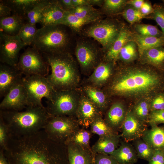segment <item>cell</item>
<instances>
[{
  "label": "cell",
  "mask_w": 164,
  "mask_h": 164,
  "mask_svg": "<svg viewBox=\"0 0 164 164\" xmlns=\"http://www.w3.org/2000/svg\"><path fill=\"white\" fill-rule=\"evenodd\" d=\"M22 74L16 67L0 64V97H4L15 85L22 81Z\"/></svg>",
  "instance_id": "16"
},
{
  "label": "cell",
  "mask_w": 164,
  "mask_h": 164,
  "mask_svg": "<svg viewBox=\"0 0 164 164\" xmlns=\"http://www.w3.org/2000/svg\"><path fill=\"white\" fill-rule=\"evenodd\" d=\"M9 136L26 135L43 129L50 117L44 106H29L23 111L0 110Z\"/></svg>",
  "instance_id": "3"
},
{
  "label": "cell",
  "mask_w": 164,
  "mask_h": 164,
  "mask_svg": "<svg viewBox=\"0 0 164 164\" xmlns=\"http://www.w3.org/2000/svg\"><path fill=\"white\" fill-rule=\"evenodd\" d=\"M24 18L17 14L0 19V31L10 36L17 35L22 27L25 23Z\"/></svg>",
  "instance_id": "25"
},
{
  "label": "cell",
  "mask_w": 164,
  "mask_h": 164,
  "mask_svg": "<svg viewBox=\"0 0 164 164\" xmlns=\"http://www.w3.org/2000/svg\"><path fill=\"white\" fill-rule=\"evenodd\" d=\"M58 1L62 8L66 11L74 8L72 0H59Z\"/></svg>",
  "instance_id": "50"
},
{
  "label": "cell",
  "mask_w": 164,
  "mask_h": 164,
  "mask_svg": "<svg viewBox=\"0 0 164 164\" xmlns=\"http://www.w3.org/2000/svg\"><path fill=\"white\" fill-rule=\"evenodd\" d=\"M11 12L12 11L10 8L1 0L0 2V18L10 16Z\"/></svg>",
  "instance_id": "48"
},
{
  "label": "cell",
  "mask_w": 164,
  "mask_h": 164,
  "mask_svg": "<svg viewBox=\"0 0 164 164\" xmlns=\"http://www.w3.org/2000/svg\"><path fill=\"white\" fill-rule=\"evenodd\" d=\"M90 126L92 133L99 137L118 134L106 123L102 116L96 119Z\"/></svg>",
  "instance_id": "34"
},
{
  "label": "cell",
  "mask_w": 164,
  "mask_h": 164,
  "mask_svg": "<svg viewBox=\"0 0 164 164\" xmlns=\"http://www.w3.org/2000/svg\"><path fill=\"white\" fill-rule=\"evenodd\" d=\"M150 109V105L148 103L142 101L135 106L132 112L139 120L146 123L148 122Z\"/></svg>",
  "instance_id": "40"
},
{
  "label": "cell",
  "mask_w": 164,
  "mask_h": 164,
  "mask_svg": "<svg viewBox=\"0 0 164 164\" xmlns=\"http://www.w3.org/2000/svg\"><path fill=\"white\" fill-rule=\"evenodd\" d=\"M160 84L159 78L146 70L130 68L118 71L113 76L106 91L112 95L145 94L155 89Z\"/></svg>",
  "instance_id": "2"
},
{
  "label": "cell",
  "mask_w": 164,
  "mask_h": 164,
  "mask_svg": "<svg viewBox=\"0 0 164 164\" xmlns=\"http://www.w3.org/2000/svg\"><path fill=\"white\" fill-rule=\"evenodd\" d=\"M148 164H164V149H155Z\"/></svg>",
  "instance_id": "46"
},
{
  "label": "cell",
  "mask_w": 164,
  "mask_h": 164,
  "mask_svg": "<svg viewBox=\"0 0 164 164\" xmlns=\"http://www.w3.org/2000/svg\"><path fill=\"white\" fill-rule=\"evenodd\" d=\"M67 11L76 16L83 18L101 19L102 14L99 9L90 5L75 7Z\"/></svg>",
  "instance_id": "31"
},
{
  "label": "cell",
  "mask_w": 164,
  "mask_h": 164,
  "mask_svg": "<svg viewBox=\"0 0 164 164\" xmlns=\"http://www.w3.org/2000/svg\"><path fill=\"white\" fill-rule=\"evenodd\" d=\"M16 67L24 76L45 77L49 74L50 67L43 53L33 46L27 48L20 55Z\"/></svg>",
  "instance_id": "9"
},
{
  "label": "cell",
  "mask_w": 164,
  "mask_h": 164,
  "mask_svg": "<svg viewBox=\"0 0 164 164\" xmlns=\"http://www.w3.org/2000/svg\"><path fill=\"white\" fill-rule=\"evenodd\" d=\"M9 138L8 127L2 116L0 115V149L6 148Z\"/></svg>",
  "instance_id": "43"
},
{
  "label": "cell",
  "mask_w": 164,
  "mask_h": 164,
  "mask_svg": "<svg viewBox=\"0 0 164 164\" xmlns=\"http://www.w3.org/2000/svg\"><path fill=\"white\" fill-rule=\"evenodd\" d=\"M9 6L14 14L23 17L40 0H1Z\"/></svg>",
  "instance_id": "29"
},
{
  "label": "cell",
  "mask_w": 164,
  "mask_h": 164,
  "mask_svg": "<svg viewBox=\"0 0 164 164\" xmlns=\"http://www.w3.org/2000/svg\"><path fill=\"white\" fill-rule=\"evenodd\" d=\"M127 113L121 103L115 102L108 109L104 119L113 129L118 132L121 128Z\"/></svg>",
  "instance_id": "21"
},
{
  "label": "cell",
  "mask_w": 164,
  "mask_h": 164,
  "mask_svg": "<svg viewBox=\"0 0 164 164\" xmlns=\"http://www.w3.org/2000/svg\"><path fill=\"white\" fill-rule=\"evenodd\" d=\"M0 164H10L2 149L0 150Z\"/></svg>",
  "instance_id": "53"
},
{
  "label": "cell",
  "mask_w": 164,
  "mask_h": 164,
  "mask_svg": "<svg viewBox=\"0 0 164 164\" xmlns=\"http://www.w3.org/2000/svg\"><path fill=\"white\" fill-rule=\"evenodd\" d=\"M143 0H130L127 1V4L140 10L144 2Z\"/></svg>",
  "instance_id": "51"
},
{
  "label": "cell",
  "mask_w": 164,
  "mask_h": 164,
  "mask_svg": "<svg viewBox=\"0 0 164 164\" xmlns=\"http://www.w3.org/2000/svg\"><path fill=\"white\" fill-rule=\"evenodd\" d=\"M50 0H40L31 9L28 11L24 16L26 22L36 25L40 23L42 11L44 8L49 3Z\"/></svg>",
  "instance_id": "33"
},
{
  "label": "cell",
  "mask_w": 164,
  "mask_h": 164,
  "mask_svg": "<svg viewBox=\"0 0 164 164\" xmlns=\"http://www.w3.org/2000/svg\"><path fill=\"white\" fill-rule=\"evenodd\" d=\"M75 55L81 73L90 75L102 60L103 52L94 42L87 39H81L77 43Z\"/></svg>",
  "instance_id": "8"
},
{
  "label": "cell",
  "mask_w": 164,
  "mask_h": 164,
  "mask_svg": "<svg viewBox=\"0 0 164 164\" xmlns=\"http://www.w3.org/2000/svg\"><path fill=\"white\" fill-rule=\"evenodd\" d=\"M121 135L115 134L99 136V138L91 147L95 155L97 153L111 154L118 148Z\"/></svg>",
  "instance_id": "23"
},
{
  "label": "cell",
  "mask_w": 164,
  "mask_h": 164,
  "mask_svg": "<svg viewBox=\"0 0 164 164\" xmlns=\"http://www.w3.org/2000/svg\"><path fill=\"white\" fill-rule=\"evenodd\" d=\"M134 28L137 34L142 36L155 37L162 36V32L153 25L138 24L135 25Z\"/></svg>",
  "instance_id": "39"
},
{
  "label": "cell",
  "mask_w": 164,
  "mask_h": 164,
  "mask_svg": "<svg viewBox=\"0 0 164 164\" xmlns=\"http://www.w3.org/2000/svg\"><path fill=\"white\" fill-rule=\"evenodd\" d=\"M147 123L150 126L164 124V110L151 111L149 116Z\"/></svg>",
  "instance_id": "44"
},
{
  "label": "cell",
  "mask_w": 164,
  "mask_h": 164,
  "mask_svg": "<svg viewBox=\"0 0 164 164\" xmlns=\"http://www.w3.org/2000/svg\"><path fill=\"white\" fill-rule=\"evenodd\" d=\"M127 3V1L125 0H104L100 10L102 14H116L123 10Z\"/></svg>",
  "instance_id": "37"
},
{
  "label": "cell",
  "mask_w": 164,
  "mask_h": 164,
  "mask_svg": "<svg viewBox=\"0 0 164 164\" xmlns=\"http://www.w3.org/2000/svg\"><path fill=\"white\" fill-rule=\"evenodd\" d=\"M29 106L26 91L22 81L13 86L0 104V110L20 111Z\"/></svg>",
  "instance_id": "13"
},
{
  "label": "cell",
  "mask_w": 164,
  "mask_h": 164,
  "mask_svg": "<svg viewBox=\"0 0 164 164\" xmlns=\"http://www.w3.org/2000/svg\"><path fill=\"white\" fill-rule=\"evenodd\" d=\"M38 30L36 25L25 22L21 28L17 35L25 46L31 45Z\"/></svg>",
  "instance_id": "35"
},
{
  "label": "cell",
  "mask_w": 164,
  "mask_h": 164,
  "mask_svg": "<svg viewBox=\"0 0 164 164\" xmlns=\"http://www.w3.org/2000/svg\"><path fill=\"white\" fill-rule=\"evenodd\" d=\"M114 62L102 60L87 80V84L101 88L113 75Z\"/></svg>",
  "instance_id": "17"
},
{
  "label": "cell",
  "mask_w": 164,
  "mask_h": 164,
  "mask_svg": "<svg viewBox=\"0 0 164 164\" xmlns=\"http://www.w3.org/2000/svg\"><path fill=\"white\" fill-rule=\"evenodd\" d=\"M104 0H88L90 5L93 6L96 5L101 7L104 2Z\"/></svg>",
  "instance_id": "54"
},
{
  "label": "cell",
  "mask_w": 164,
  "mask_h": 164,
  "mask_svg": "<svg viewBox=\"0 0 164 164\" xmlns=\"http://www.w3.org/2000/svg\"><path fill=\"white\" fill-rule=\"evenodd\" d=\"M100 19L97 18H80L66 11L61 25L70 28L74 31L79 32L84 26L91 23Z\"/></svg>",
  "instance_id": "28"
},
{
  "label": "cell",
  "mask_w": 164,
  "mask_h": 164,
  "mask_svg": "<svg viewBox=\"0 0 164 164\" xmlns=\"http://www.w3.org/2000/svg\"><path fill=\"white\" fill-rule=\"evenodd\" d=\"M43 53L51 69L50 73L46 77L55 90L78 88L80 75L77 63L70 51L53 54Z\"/></svg>",
  "instance_id": "4"
},
{
  "label": "cell",
  "mask_w": 164,
  "mask_h": 164,
  "mask_svg": "<svg viewBox=\"0 0 164 164\" xmlns=\"http://www.w3.org/2000/svg\"><path fill=\"white\" fill-rule=\"evenodd\" d=\"M133 40L137 46L140 55L145 50L151 48L164 46V36L155 37L143 36L134 34Z\"/></svg>",
  "instance_id": "27"
},
{
  "label": "cell",
  "mask_w": 164,
  "mask_h": 164,
  "mask_svg": "<svg viewBox=\"0 0 164 164\" xmlns=\"http://www.w3.org/2000/svg\"><path fill=\"white\" fill-rule=\"evenodd\" d=\"M4 151L10 164H69L66 145L51 139L44 129L9 137Z\"/></svg>",
  "instance_id": "1"
},
{
  "label": "cell",
  "mask_w": 164,
  "mask_h": 164,
  "mask_svg": "<svg viewBox=\"0 0 164 164\" xmlns=\"http://www.w3.org/2000/svg\"><path fill=\"white\" fill-rule=\"evenodd\" d=\"M124 25L115 19H100L85 29L83 35L94 38L102 46L103 53L112 45L119 35Z\"/></svg>",
  "instance_id": "6"
},
{
  "label": "cell",
  "mask_w": 164,
  "mask_h": 164,
  "mask_svg": "<svg viewBox=\"0 0 164 164\" xmlns=\"http://www.w3.org/2000/svg\"><path fill=\"white\" fill-rule=\"evenodd\" d=\"M64 26H47L38 29L32 46L46 54L70 51V37Z\"/></svg>",
  "instance_id": "5"
},
{
  "label": "cell",
  "mask_w": 164,
  "mask_h": 164,
  "mask_svg": "<svg viewBox=\"0 0 164 164\" xmlns=\"http://www.w3.org/2000/svg\"><path fill=\"white\" fill-rule=\"evenodd\" d=\"M110 155L119 164H134L138 159L134 147L125 141Z\"/></svg>",
  "instance_id": "24"
},
{
  "label": "cell",
  "mask_w": 164,
  "mask_h": 164,
  "mask_svg": "<svg viewBox=\"0 0 164 164\" xmlns=\"http://www.w3.org/2000/svg\"><path fill=\"white\" fill-rule=\"evenodd\" d=\"M80 126L75 116H50L43 129L51 139L65 144Z\"/></svg>",
  "instance_id": "11"
},
{
  "label": "cell",
  "mask_w": 164,
  "mask_h": 164,
  "mask_svg": "<svg viewBox=\"0 0 164 164\" xmlns=\"http://www.w3.org/2000/svg\"><path fill=\"white\" fill-rule=\"evenodd\" d=\"M130 6L125 8L122 13V16L128 22L133 24L145 17L140 10Z\"/></svg>",
  "instance_id": "41"
},
{
  "label": "cell",
  "mask_w": 164,
  "mask_h": 164,
  "mask_svg": "<svg viewBox=\"0 0 164 164\" xmlns=\"http://www.w3.org/2000/svg\"><path fill=\"white\" fill-rule=\"evenodd\" d=\"M66 12L58 0H50L42 11L40 23L43 26L61 25Z\"/></svg>",
  "instance_id": "18"
},
{
  "label": "cell",
  "mask_w": 164,
  "mask_h": 164,
  "mask_svg": "<svg viewBox=\"0 0 164 164\" xmlns=\"http://www.w3.org/2000/svg\"><path fill=\"white\" fill-rule=\"evenodd\" d=\"M137 44L134 40L128 42L121 50L118 60L125 62H129L134 60L137 56Z\"/></svg>",
  "instance_id": "38"
},
{
  "label": "cell",
  "mask_w": 164,
  "mask_h": 164,
  "mask_svg": "<svg viewBox=\"0 0 164 164\" xmlns=\"http://www.w3.org/2000/svg\"><path fill=\"white\" fill-rule=\"evenodd\" d=\"M22 83L26 91L29 106H44L42 99L51 100L54 91L46 77L33 75L23 77Z\"/></svg>",
  "instance_id": "10"
},
{
  "label": "cell",
  "mask_w": 164,
  "mask_h": 164,
  "mask_svg": "<svg viewBox=\"0 0 164 164\" xmlns=\"http://www.w3.org/2000/svg\"><path fill=\"white\" fill-rule=\"evenodd\" d=\"M66 145L69 164H94L95 155L92 152L75 143Z\"/></svg>",
  "instance_id": "20"
},
{
  "label": "cell",
  "mask_w": 164,
  "mask_h": 164,
  "mask_svg": "<svg viewBox=\"0 0 164 164\" xmlns=\"http://www.w3.org/2000/svg\"><path fill=\"white\" fill-rule=\"evenodd\" d=\"M78 88L56 91L51 100L47 101L46 110L50 116H74L81 94Z\"/></svg>",
  "instance_id": "7"
},
{
  "label": "cell",
  "mask_w": 164,
  "mask_h": 164,
  "mask_svg": "<svg viewBox=\"0 0 164 164\" xmlns=\"http://www.w3.org/2000/svg\"><path fill=\"white\" fill-rule=\"evenodd\" d=\"M81 90L103 113L108 108L109 101L107 94L104 90L87 84L83 86Z\"/></svg>",
  "instance_id": "22"
},
{
  "label": "cell",
  "mask_w": 164,
  "mask_h": 164,
  "mask_svg": "<svg viewBox=\"0 0 164 164\" xmlns=\"http://www.w3.org/2000/svg\"><path fill=\"white\" fill-rule=\"evenodd\" d=\"M92 134L90 130L80 128L68 138L65 144L68 143H75L92 152L90 146V140Z\"/></svg>",
  "instance_id": "30"
},
{
  "label": "cell",
  "mask_w": 164,
  "mask_h": 164,
  "mask_svg": "<svg viewBox=\"0 0 164 164\" xmlns=\"http://www.w3.org/2000/svg\"><path fill=\"white\" fill-rule=\"evenodd\" d=\"M134 148L138 158L149 162L152 157L155 149L142 138L134 141Z\"/></svg>",
  "instance_id": "36"
},
{
  "label": "cell",
  "mask_w": 164,
  "mask_h": 164,
  "mask_svg": "<svg viewBox=\"0 0 164 164\" xmlns=\"http://www.w3.org/2000/svg\"><path fill=\"white\" fill-rule=\"evenodd\" d=\"M103 114L81 91L78 105L74 115L80 125L87 128L90 126L96 119L102 116Z\"/></svg>",
  "instance_id": "14"
},
{
  "label": "cell",
  "mask_w": 164,
  "mask_h": 164,
  "mask_svg": "<svg viewBox=\"0 0 164 164\" xmlns=\"http://www.w3.org/2000/svg\"><path fill=\"white\" fill-rule=\"evenodd\" d=\"M150 107L151 111L164 110V95L160 94L156 97L153 100Z\"/></svg>",
  "instance_id": "47"
},
{
  "label": "cell",
  "mask_w": 164,
  "mask_h": 164,
  "mask_svg": "<svg viewBox=\"0 0 164 164\" xmlns=\"http://www.w3.org/2000/svg\"><path fill=\"white\" fill-rule=\"evenodd\" d=\"M121 137L129 142L142 138L147 130V126L137 118L132 111H128L122 125Z\"/></svg>",
  "instance_id": "15"
},
{
  "label": "cell",
  "mask_w": 164,
  "mask_h": 164,
  "mask_svg": "<svg viewBox=\"0 0 164 164\" xmlns=\"http://www.w3.org/2000/svg\"><path fill=\"white\" fill-rule=\"evenodd\" d=\"M142 138L154 149H164V126H151Z\"/></svg>",
  "instance_id": "26"
},
{
  "label": "cell",
  "mask_w": 164,
  "mask_h": 164,
  "mask_svg": "<svg viewBox=\"0 0 164 164\" xmlns=\"http://www.w3.org/2000/svg\"><path fill=\"white\" fill-rule=\"evenodd\" d=\"M72 1L74 7L90 5L88 0H72Z\"/></svg>",
  "instance_id": "52"
},
{
  "label": "cell",
  "mask_w": 164,
  "mask_h": 164,
  "mask_svg": "<svg viewBox=\"0 0 164 164\" xmlns=\"http://www.w3.org/2000/svg\"><path fill=\"white\" fill-rule=\"evenodd\" d=\"M162 2L164 3V0H162Z\"/></svg>",
  "instance_id": "55"
},
{
  "label": "cell",
  "mask_w": 164,
  "mask_h": 164,
  "mask_svg": "<svg viewBox=\"0 0 164 164\" xmlns=\"http://www.w3.org/2000/svg\"><path fill=\"white\" fill-rule=\"evenodd\" d=\"M153 8V11L149 16L155 20L160 26L162 36H164V8L159 5H155Z\"/></svg>",
  "instance_id": "42"
},
{
  "label": "cell",
  "mask_w": 164,
  "mask_h": 164,
  "mask_svg": "<svg viewBox=\"0 0 164 164\" xmlns=\"http://www.w3.org/2000/svg\"><path fill=\"white\" fill-rule=\"evenodd\" d=\"M94 164H119L110 155L97 153L94 156Z\"/></svg>",
  "instance_id": "45"
},
{
  "label": "cell",
  "mask_w": 164,
  "mask_h": 164,
  "mask_svg": "<svg viewBox=\"0 0 164 164\" xmlns=\"http://www.w3.org/2000/svg\"><path fill=\"white\" fill-rule=\"evenodd\" d=\"M140 10L144 15L146 16L152 12L153 8L150 3L145 1Z\"/></svg>",
  "instance_id": "49"
},
{
  "label": "cell",
  "mask_w": 164,
  "mask_h": 164,
  "mask_svg": "<svg viewBox=\"0 0 164 164\" xmlns=\"http://www.w3.org/2000/svg\"><path fill=\"white\" fill-rule=\"evenodd\" d=\"M140 55L148 62L155 65H159L164 62V48L162 47L146 50Z\"/></svg>",
  "instance_id": "32"
},
{
  "label": "cell",
  "mask_w": 164,
  "mask_h": 164,
  "mask_svg": "<svg viewBox=\"0 0 164 164\" xmlns=\"http://www.w3.org/2000/svg\"><path fill=\"white\" fill-rule=\"evenodd\" d=\"M25 46L17 35L0 32V61L1 63L16 67L21 50Z\"/></svg>",
  "instance_id": "12"
},
{
  "label": "cell",
  "mask_w": 164,
  "mask_h": 164,
  "mask_svg": "<svg viewBox=\"0 0 164 164\" xmlns=\"http://www.w3.org/2000/svg\"><path fill=\"white\" fill-rule=\"evenodd\" d=\"M133 33L124 25L117 39L103 53L102 60L115 63L118 60L121 49L127 42L133 40Z\"/></svg>",
  "instance_id": "19"
}]
</instances>
